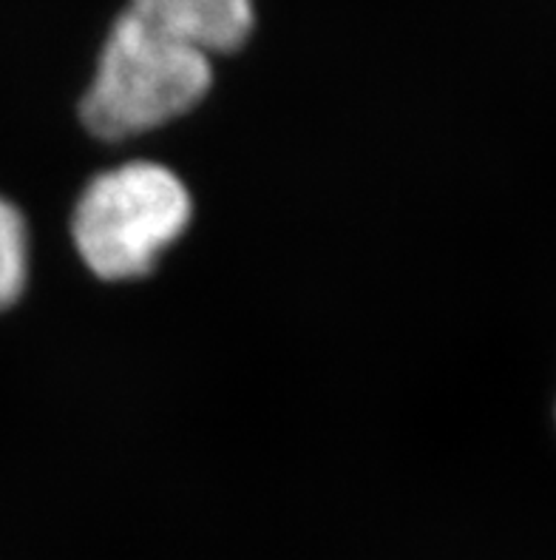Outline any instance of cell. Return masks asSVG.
Returning a JSON list of instances; mask_svg holds the SVG:
<instances>
[{"instance_id": "obj_1", "label": "cell", "mask_w": 556, "mask_h": 560, "mask_svg": "<svg viewBox=\"0 0 556 560\" xmlns=\"http://www.w3.org/2000/svg\"><path fill=\"white\" fill-rule=\"evenodd\" d=\"M213 60L122 9L99 46L80 100L97 140H128L193 112L213 89Z\"/></svg>"}, {"instance_id": "obj_2", "label": "cell", "mask_w": 556, "mask_h": 560, "mask_svg": "<svg viewBox=\"0 0 556 560\" xmlns=\"http://www.w3.org/2000/svg\"><path fill=\"white\" fill-rule=\"evenodd\" d=\"M190 217V191L174 171L126 163L85 185L71 217V236L94 277L128 282L149 277L163 250L185 234Z\"/></svg>"}, {"instance_id": "obj_3", "label": "cell", "mask_w": 556, "mask_h": 560, "mask_svg": "<svg viewBox=\"0 0 556 560\" xmlns=\"http://www.w3.org/2000/svg\"><path fill=\"white\" fill-rule=\"evenodd\" d=\"M126 9L211 60L245 49L256 32V0H128Z\"/></svg>"}, {"instance_id": "obj_4", "label": "cell", "mask_w": 556, "mask_h": 560, "mask_svg": "<svg viewBox=\"0 0 556 560\" xmlns=\"http://www.w3.org/2000/svg\"><path fill=\"white\" fill-rule=\"evenodd\" d=\"M28 277V231L23 213L0 197V311L21 299Z\"/></svg>"}]
</instances>
